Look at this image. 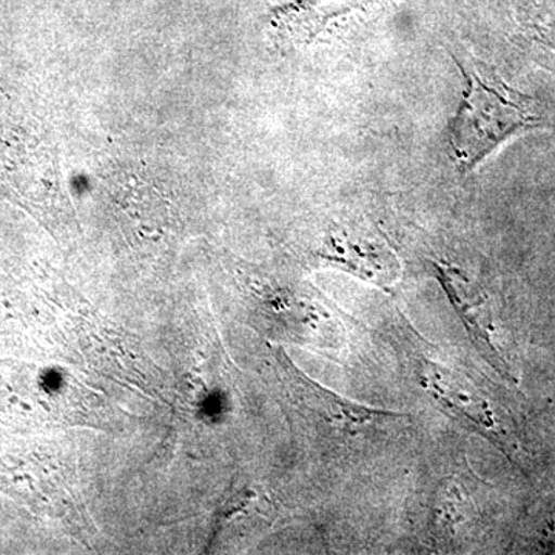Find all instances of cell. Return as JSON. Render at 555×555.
Listing matches in <instances>:
<instances>
[{
    "label": "cell",
    "mask_w": 555,
    "mask_h": 555,
    "mask_svg": "<svg viewBox=\"0 0 555 555\" xmlns=\"http://www.w3.org/2000/svg\"><path fill=\"white\" fill-rule=\"evenodd\" d=\"M456 65L465 76V91L449 144L463 171L476 169L506 142L554 126L550 105L514 89L494 68L476 60H456Z\"/></svg>",
    "instance_id": "cell-1"
},
{
    "label": "cell",
    "mask_w": 555,
    "mask_h": 555,
    "mask_svg": "<svg viewBox=\"0 0 555 555\" xmlns=\"http://www.w3.org/2000/svg\"><path fill=\"white\" fill-rule=\"evenodd\" d=\"M520 38L529 57L555 75V9L542 11L526 22Z\"/></svg>",
    "instance_id": "cell-6"
},
{
    "label": "cell",
    "mask_w": 555,
    "mask_h": 555,
    "mask_svg": "<svg viewBox=\"0 0 555 555\" xmlns=\"http://www.w3.org/2000/svg\"><path fill=\"white\" fill-rule=\"evenodd\" d=\"M397 0H297L275 13V24L294 42L379 20Z\"/></svg>",
    "instance_id": "cell-5"
},
{
    "label": "cell",
    "mask_w": 555,
    "mask_h": 555,
    "mask_svg": "<svg viewBox=\"0 0 555 555\" xmlns=\"http://www.w3.org/2000/svg\"><path fill=\"white\" fill-rule=\"evenodd\" d=\"M278 363L283 367L287 375L291 386L294 387V393L302 401L306 409L321 420L326 433L334 434V438L345 441V444L353 441L367 440L374 436H385L390 430L396 429L401 423H406L409 416L400 412L379 411V409L364 406V404L353 403L315 385L305 375L298 374V371L291 367L286 358L281 357Z\"/></svg>",
    "instance_id": "cell-3"
},
{
    "label": "cell",
    "mask_w": 555,
    "mask_h": 555,
    "mask_svg": "<svg viewBox=\"0 0 555 555\" xmlns=\"http://www.w3.org/2000/svg\"><path fill=\"white\" fill-rule=\"evenodd\" d=\"M420 385L448 414L455 416L491 441L511 460L520 454L516 434L494 398L462 372L423 358L418 364Z\"/></svg>",
    "instance_id": "cell-2"
},
{
    "label": "cell",
    "mask_w": 555,
    "mask_h": 555,
    "mask_svg": "<svg viewBox=\"0 0 555 555\" xmlns=\"http://www.w3.org/2000/svg\"><path fill=\"white\" fill-rule=\"evenodd\" d=\"M434 269H436L438 283L447 292L449 301L465 324L470 341L477 347L478 352L503 378L517 383L516 369L507 357L491 302L485 292L455 266L448 262H434Z\"/></svg>",
    "instance_id": "cell-4"
}]
</instances>
